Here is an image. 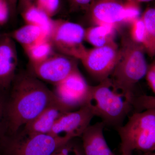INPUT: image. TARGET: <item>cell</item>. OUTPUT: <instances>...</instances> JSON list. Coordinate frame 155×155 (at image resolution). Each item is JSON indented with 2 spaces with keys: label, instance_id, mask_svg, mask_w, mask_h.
Returning a JSON list of instances; mask_svg holds the SVG:
<instances>
[{
  "label": "cell",
  "instance_id": "6da1fadb",
  "mask_svg": "<svg viewBox=\"0 0 155 155\" xmlns=\"http://www.w3.org/2000/svg\"><path fill=\"white\" fill-rule=\"evenodd\" d=\"M11 86L6 108V128L11 135L47 108L61 102L54 93L32 73L16 75Z\"/></svg>",
  "mask_w": 155,
  "mask_h": 155
},
{
  "label": "cell",
  "instance_id": "7a4b0ae2",
  "mask_svg": "<svg viewBox=\"0 0 155 155\" xmlns=\"http://www.w3.org/2000/svg\"><path fill=\"white\" fill-rule=\"evenodd\" d=\"M134 98L114 88L109 78L95 86H90L86 105L106 126L117 129L129 116Z\"/></svg>",
  "mask_w": 155,
  "mask_h": 155
},
{
  "label": "cell",
  "instance_id": "3957f363",
  "mask_svg": "<svg viewBox=\"0 0 155 155\" xmlns=\"http://www.w3.org/2000/svg\"><path fill=\"white\" fill-rule=\"evenodd\" d=\"M142 45L130 37L124 38L119 48L118 61L110 78L114 88L126 95L134 97L133 90L146 75L148 66Z\"/></svg>",
  "mask_w": 155,
  "mask_h": 155
},
{
  "label": "cell",
  "instance_id": "277c9868",
  "mask_svg": "<svg viewBox=\"0 0 155 155\" xmlns=\"http://www.w3.org/2000/svg\"><path fill=\"white\" fill-rule=\"evenodd\" d=\"M121 154L132 155L134 150L155 151V109L137 111L117 129Z\"/></svg>",
  "mask_w": 155,
  "mask_h": 155
},
{
  "label": "cell",
  "instance_id": "5b68a950",
  "mask_svg": "<svg viewBox=\"0 0 155 155\" xmlns=\"http://www.w3.org/2000/svg\"><path fill=\"white\" fill-rule=\"evenodd\" d=\"M69 140L50 134L28 135L18 132L3 138L0 147L3 155H51Z\"/></svg>",
  "mask_w": 155,
  "mask_h": 155
},
{
  "label": "cell",
  "instance_id": "8992f818",
  "mask_svg": "<svg viewBox=\"0 0 155 155\" xmlns=\"http://www.w3.org/2000/svg\"><path fill=\"white\" fill-rule=\"evenodd\" d=\"M85 30L67 20H53L49 40L61 54L80 60L87 49L83 44Z\"/></svg>",
  "mask_w": 155,
  "mask_h": 155
},
{
  "label": "cell",
  "instance_id": "52a82bcc",
  "mask_svg": "<svg viewBox=\"0 0 155 155\" xmlns=\"http://www.w3.org/2000/svg\"><path fill=\"white\" fill-rule=\"evenodd\" d=\"M119 54V48L114 41L104 46L87 49L80 60L91 75L101 82L110 77Z\"/></svg>",
  "mask_w": 155,
  "mask_h": 155
},
{
  "label": "cell",
  "instance_id": "ba28073f",
  "mask_svg": "<svg viewBox=\"0 0 155 155\" xmlns=\"http://www.w3.org/2000/svg\"><path fill=\"white\" fill-rule=\"evenodd\" d=\"M55 86L54 93L69 111H75L86 105L90 85L87 83L78 69Z\"/></svg>",
  "mask_w": 155,
  "mask_h": 155
},
{
  "label": "cell",
  "instance_id": "9c48e42d",
  "mask_svg": "<svg viewBox=\"0 0 155 155\" xmlns=\"http://www.w3.org/2000/svg\"><path fill=\"white\" fill-rule=\"evenodd\" d=\"M75 59L62 54H52L41 63L31 64L32 74L39 79L57 85L78 69Z\"/></svg>",
  "mask_w": 155,
  "mask_h": 155
},
{
  "label": "cell",
  "instance_id": "30bf717a",
  "mask_svg": "<svg viewBox=\"0 0 155 155\" xmlns=\"http://www.w3.org/2000/svg\"><path fill=\"white\" fill-rule=\"evenodd\" d=\"M95 117L88 106L65 113L56 122L50 134L68 140L81 137Z\"/></svg>",
  "mask_w": 155,
  "mask_h": 155
},
{
  "label": "cell",
  "instance_id": "8fae6325",
  "mask_svg": "<svg viewBox=\"0 0 155 155\" xmlns=\"http://www.w3.org/2000/svg\"><path fill=\"white\" fill-rule=\"evenodd\" d=\"M14 41L8 34L0 36V90L8 89L16 76L18 56Z\"/></svg>",
  "mask_w": 155,
  "mask_h": 155
},
{
  "label": "cell",
  "instance_id": "7c38bea8",
  "mask_svg": "<svg viewBox=\"0 0 155 155\" xmlns=\"http://www.w3.org/2000/svg\"><path fill=\"white\" fill-rule=\"evenodd\" d=\"M125 1L94 0L89 7L90 16L97 25L111 24L117 26L125 23Z\"/></svg>",
  "mask_w": 155,
  "mask_h": 155
},
{
  "label": "cell",
  "instance_id": "4fadbf2b",
  "mask_svg": "<svg viewBox=\"0 0 155 155\" xmlns=\"http://www.w3.org/2000/svg\"><path fill=\"white\" fill-rule=\"evenodd\" d=\"M68 112L71 111L61 102L51 106L24 125L21 132L28 135L50 134L59 118Z\"/></svg>",
  "mask_w": 155,
  "mask_h": 155
},
{
  "label": "cell",
  "instance_id": "5bb4252c",
  "mask_svg": "<svg viewBox=\"0 0 155 155\" xmlns=\"http://www.w3.org/2000/svg\"><path fill=\"white\" fill-rule=\"evenodd\" d=\"M102 122L90 124L81 135V143L85 155H116L106 141Z\"/></svg>",
  "mask_w": 155,
  "mask_h": 155
},
{
  "label": "cell",
  "instance_id": "9a60e30c",
  "mask_svg": "<svg viewBox=\"0 0 155 155\" xmlns=\"http://www.w3.org/2000/svg\"><path fill=\"white\" fill-rule=\"evenodd\" d=\"M14 41L23 48L31 46L49 39V34L42 28L36 25L27 24L9 34Z\"/></svg>",
  "mask_w": 155,
  "mask_h": 155
},
{
  "label": "cell",
  "instance_id": "2e32d148",
  "mask_svg": "<svg viewBox=\"0 0 155 155\" xmlns=\"http://www.w3.org/2000/svg\"><path fill=\"white\" fill-rule=\"evenodd\" d=\"M116 26L103 24L85 30L84 39L95 47H100L114 41V34Z\"/></svg>",
  "mask_w": 155,
  "mask_h": 155
},
{
  "label": "cell",
  "instance_id": "e0dca14e",
  "mask_svg": "<svg viewBox=\"0 0 155 155\" xmlns=\"http://www.w3.org/2000/svg\"><path fill=\"white\" fill-rule=\"evenodd\" d=\"M20 13L26 24L40 27L48 32L49 36L53 20L35 5L27 7Z\"/></svg>",
  "mask_w": 155,
  "mask_h": 155
},
{
  "label": "cell",
  "instance_id": "ac0fdd59",
  "mask_svg": "<svg viewBox=\"0 0 155 155\" xmlns=\"http://www.w3.org/2000/svg\"><path fill=\"white\" fill-rule=\"evenodd\" d=\"M141 18L144 22L146 38L143 47L150 57L155 56V8H148Z\"/></svg>",
  "mask_w": 155,
  "mask_h": 155
},
{
  "label": "cell",
  "instance_id": "d6986e66",
  "mask_svg": "<svg viewBox=\"0 0 155 155\" xmlns=\"http://www.w3.org/2000/svg\"><path fill=\"white\" fill-rule=\"evenodd\" d=\"M53 47L49 40L47 39L24 49L31 64L42 62L53 54Z\"/></svg>",
  "mask_w": 155,
  "mask_h": 155
},
{
  "label": "cell",
  "instance_id": "ffe728a7",
  "mask_svg": "<svg viewBox=\"0 0 155 155\" xmlns=\"http://www.w3.org/2000/svg\"><path fill=\"white\" fill-rule=\"evenodd\" d=\"M76 138L72 139L61 145L51 155H85L82 143H78L75 141Z\"/></svg>",
  "mask_w": 155,
  "mask_h": 155
},
{
  "label": "cell",
  "instance_id": "44dd1931",
  "mask_svg": "<svg viewBox=\"0 0 155 155\" xmlns=\"http://www.w3.org/2000/svg\"><path fill=\"white\" fill-rule=\"evenodd\" d=\"M130 38L134 41L142 45L145 41V28L144 22L141 17L136 19L131 23Z\"/></svg>",
  "mask_w": 155,
  "mask_h": 155
},
{
  "label": "cell",
  "instance_id": "7402d4cb",
  "mask_svg": "<svg viewBox=\"0 0 155 155\" xmlns=\"http://www.w3.org/2000/svg\"><path fill=\"white\" fill-rule=\"evenodd\" d=\"M125 23L131 24L136 19L140 18V3L134 0L125 1Z\"/></svg>",
  "mask_w": 155,
  "mask_h": 155
},
{
  "label": "cell",
  "instance_id": "603a6c76",
  "mask_svg": "<svg viewBox=\"0 0 155 155\" xmlns=\"http://www.w3.org/2000/svg\"><path fill=\"white\" fill-rule=\"evenodd\" d=\"M35 5L51 18L58 12L60 0H37Z\"/></svg>",
  "mask_w": 155,
  "mask_h": 155
},
{
  "label": "cell",
  "instance_id": "cb8c5ba5",
  "mask_svg": "<svg viewBox=\"0 0 155 155\" xmlns=\"http://www.w3.org/2000/svg\"><path fill=\"white\" fill-rule=\"evenodd\" d=\"M134 107L141 111L147 109H155V96L142 95L134 97Z\"/></svg>",
  "mask_w": 155,
  "mask_h": 155
},
{
  "label": "cell",
  "instance_id": "d4e9b609",
  "mask_svg": "<svg viewBox=\"0 0 155 155\" xmlns=\"http://www.w3.org/2000/svg\"><path fill=\"white\" fill-rule=\"evenodd\" d=\"M11 16L8 0H0V25L6 24Z\"/></svg>",
  "mask_w": 155,
  "mask_h": 155
},
{
  "label": "cell",
  "instance_id": "484cf974",
  "mask_svg": "<svg viewBox=\"0 0 155 155\" xmlns=\"http://www.w3.org/2000/svg\"><path fill=\"white\" fill-rule=\"evenodd\" d=\"M147 81L155 96V60L148 66L146 75Z\"/></svg>",
  "mask_w": 155,
  "mask_h": 155
},
{
  "label": "cell",
  "instance_id": "4316f807",
  "mask_svg": "<svg viewBox=\"0 0 155 155\" xmlns=\"http://www.w3.org/2000/svg\"><path fill=\"white\" fill-rule=\"evenodd\" d=\"M7 101L2 94L0 93V130L4 123L6 126V108ZM1 140H0V143Z\"/></svg>",
  "mask_w": 155,
  "mask_h": 155
},
{
  "label": "cell",
  "instance_id": "83f0119b",
  "mask_svg": "<svg viewBox=\"0 0 155 155\" xmlns=\"http://www.w3.org/2000/svg\"><path fill=\"white\" fill-rule=\"evenodd\" d=\"M92 0H69L71 6L78 9H88Z\"/></svg>",
  "mask_w": 155,
  "mask_h": 155
},
{
  "label": "cell",
  "instance_id": "f1b7e54d",
  "mask_svg": "<svg viewBox=\"0 0 155 155\" xmlns=\"http://www.w3.org/2000/svg\"><path fill=\"white\" fill-rule=\"evenodd\" d=\"M36 1L37 0H18L17 4L18 11L21 13L27 7L35 5Z\"/></svg>",
  "mask_w": 155,
  "mask_h": 155
},
{
  "label": "cell",
  "instance_id": "f546056e",
  "mask_svg": "<svg viewBox=\"0 0 155 155\" xmlns=\"http://www.w3.org/2000/svg\"><path fill=\"white\" fill-rule=\"evenodd\" d=\"M18 2V0H8L11 9V16H13L15 14Z\"/></svg>",
  "mask_w": 155,
  "mask_h": 155
},
{
  "label": "cell",
  "instance_id": "4dcf8cb0",
  "mask_svg": "<svg viewBox=\"0 0 155 155\" xmlns=\"http://www.w3.org/2000/svg\"><path fill=\"white\" fill-rule=\"evenodd\" d=\"M134 1H136L138 2H150V1H153V0H134Z\"/></svg>",
  "mask_w": 155,
  "mask_h": 155
},
{
  "label": "cell",
  "instance_id": "1f68e13d",
  "mask_svg": "<svg viewBox=\"0 0 155 155\" xmlns=\"http://www.w3.org/2000/svg\"><path fill=\"white\" fill-rule=\"evenodd\" d=\"M121 155H125L122 154H121Z\"/></svg>",
  "mask_w": 155,
  "mask_h": 155
},
{
  "label": "cell",
  "instance_id": "d6a6232c",
  "mask_svg": "<svg viewBox=\"0 0 155 155\" xmlns=\"http://www.w3.org/2000/svg\"><path fill=\"white\" fill-rule=\"evenodd\" d=\"M0 36H1V35H0Z\"/></svg>",
  "mask_w": 155,
  "mask_h": 155
},
{
  "label": "cell",
  "instance_id": "836d02e7",
  "mask_svg": "<svg viewBox=\"0 0 155 155\" xmlns=\"http://www.w3.org/2000/svg\"></svg>",
  "mask_w": 155,
  "mask_h": 155
}]
</instances>
